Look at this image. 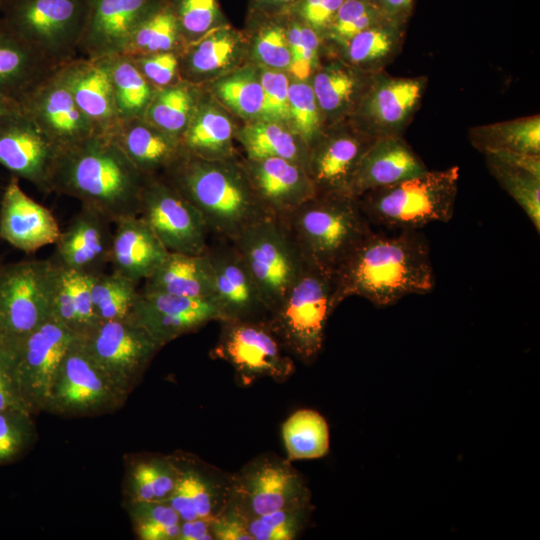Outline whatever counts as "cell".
Instances as JSON below:
<instances>
[{
    "label": "cell",
    "instance_id": "obj_5",
    "mask_svg": "<svg viewBox=\"0 0 540 540\" xmlns=\"http://www.w3.org/2000/svg\"><path fill=\"white\" fill-rule=\"evenodd\" d=\"M459 167L427 171L398 183L367 191L358 204L370 224L417 230L432 222H449L458 192Z\"/></svg>",
    "mask_w": 540,
    "mask_h": 540
},
{
    "label": "cell",
    "instance_id": "obj_11",
    "mask_svg": "<svg viewBox=\"0 0 540 540\" xmlns=\"http://www.w3.org/2000/svg\"><path fill=\"white\" fill-rule=\"evenodd\" d=\"M311 502V493L291 461L274 454L253 458L231 475L228 506L242 519Z\"/></svg>",
    "mask_w": 540,
    "mask_h": 540
},
{
    "label": "cell",
    "instance_id": "obj_12",
    "mask_svg": "<svg viewBox=\"0 0 540 540\" xmlns=\"http://www.w3.org/2000/svg\"><path fill=\"white\" fill-rule=\"evenodd\" d=\"M129 395L87 354L78 337L57 373L47 412L63 417H91L121 408Z\"/></svg>",
    "mask_w": 540,
    "mask_h": 540
},
{
    "label": "cell",
    "instance_id": "obj_33",
    "mask_svg": "<svg viewBox=\"0 0 540 540\" xmlns=\"http://www.w3.org/2000/svg\"><path fill=\"white\" fill-rule=\"evenodd\" d=\"M212 290V265L207 250L203 254L169 252L160 267L145 279L142 291L212 298Z\"/></svg>",
    "mask_w": 540,
    "mask_h": 540
},
{
    "label": "cell",
    "instance_id": "obj_35",
    "mask_svg": "<svg viewBox=\"0 0 540 540\" xmlns=\"http://www.w3.org/2000/svg\"><path fill=\"white\" fill-rule=\"evenodd\" d=\"M93 277L94 275L58 266L51 316L78 337L87 334L100 322L91 299Z\"/></svg>",
    "mask_w": 540,
    "mask_h": 540
},
{
    "label": "cell",
    "instance_id": "obj_20",
    "mask_svg": "<svg viewBox=\"0 0 540 540\" xmlns=\"http://www.w3.org/2000/svg\"><path fill=\"white\" fill-rule=\"evenodd\" d=\"M19 104L62 151L95 135L57 70Z\"/></svg>",
    "mask_w": 540,
    "mask_h": 540
},
{
    "label": "cell",
    "instance_id": "obj_46",
    "mask_svg": "<svg viewBox=\"0 0 540 540\" xmlns=\"http://www.w3.org/2000/svg\"><path fill=\"white\" fill-rule=\"evenodd\" d=\"M218 98L237 115L249 120H261L263 90L259 72L246 67L221 78L215 84Z\"/></svg>",
    "mask_w": 540,
    "mask_h": 540
},
{
    "label": "cell",
    "instance_id": "obj_44",
    "mask_svg": "<svg viewBox=\"0 0 540 540\" xmlns=\"http://www.w3.org/2000/svg\"><path fill=\"white\" fill-rule=\"evenodd\" d=\"M138 282L119 273L94 275L91 299L99 321L129 319L139 295Z\"/></svg>",
    "mask_w": 540,
    "mask_h": 540
},
{
    "label": "cell",
    "instance_id": "obj_40",
    "mask_svg": "<svg viewBox=\"0 0 540 540\" xmlns=\"http://www.w3.org/2000/svg\"><path fill=\"white\" fill-rule=\"evenodd\" d=\"M195 84L180 82L157 89L143 118L163 132L180 138L199 101Z\"/></svg>",
    "mask_w": 540,
    "mask_h": 540
},
{
    "label": "cell",
    "instance_id": "obj_61",
    "mask_svg": "<svg viewBox=\"0 0 540 540\" xmlns=\"http://www.w3.org/2000/svg\"><path fill=\"white\" fill-rule=\"evenodd\" d=\"M14 407L25 408L9 370L0 362V412Z\"/></svg>",
    "mask_w": 540,
    "mask_h": 540
},
{
    "label": "cell",
    "instance_id": "obj_47",
    "mask_svg": "<svg viewBox=\"0 0 540 540\" xmlns=\"http://www.w3.org/2000/svg\"><path fill=\"white\" fill-rule=\"evenodd\" d=\"M287 124L308 150L325 130L314 91L306 81L296 80L289 85Z\"/></svg>",
    "mask_w": 540,
    "mask_h": 540
},
{
    "label": "cell",
    "instance_id": "obj_14",
    "mask_svg": "<svg viewBox=\"0 0 540 540\" xmlns=\"http://www.w3.org/2000/svg\"><path fill=\"white\" fill-rule=\"evenodd\" d=\"M78 339L92 360L127 395L162 348L131 318L100 321Z\"/></svg>",
    "mask_w": 540,
    "mask_h": 540
},
{
    "label": "cell",
    "instance_id": "obj_55",
    "mask_svg": "<svg viewBox=\"0 0 540 540\" xmlns=\"http://www.w3.org/2000/svg\"><path fill=\"white\" fill-rule=\"evenodd\" d=\"M263 90L261 120L287 124L289 79L283 71L263 68L259 72Z\"/></svg>",
    "mask_w": 540,
    "mask_h": 540
},
{
    "label": "cell",
    "instance_id": "obj_45",
    "mask_svg": "<svg viewBox=\"0 0 540 540\" xmlns=\"http://www.w3.org/2000/svg\"><path fill=\"white\" fill-rule=\"evenodd\" d=\"M487 167L501 187L516 201L540 232V176L484 154Z\"/></svg>",
    "mask_w": 540,
    "mask_h": 540
},
{
    "label": "cell",
    "instance_id": "obj_58",
    "mask_svg": "<svg viewBox=\"0 0 540 540\" xmlns=\"http://www.w3.org/2000/svg\"><path fill=\"white\" fill-rule=\"evenodd\" d=\"M214 540H253L242 517L228 505L211 521Z\"/></svg>",
    "mask_w": 540,
    "mask_h": 540
},
{
    "label": "cell",
    "instance_id": "obj_30",
    "mask_svg": "<svg viewBox=\"0 0 540 540\" xmlns=\"http://www.w3.org/2000/svg\"><path fill=\"white\" fill-rule=\"evenodd\" d=\"M115 224L109 261L112 271L135 282L149 278L169 251L140 215L122 218Z\"/></svg>",
    "mask_w": 540,
    "mask_h": 540
},
{
    "label": "cell",
    "instance_id": "obj_39",
    "mask_svg": "<svg viewBox=\"0 0 540 540\" xmlns=\"http://www.w3.org/2000/svg\"><path fill=\"white\" fill-rule=\"evenodd\" d=\"M237 137L247 153V159L279 157L307 168L308 148L285 124L252 121L239 130Z\"/></svg>",
    "mask_w": 540,
    "mask_h": 540
},
{
    "label": "cell",
    "instance_id": "obj_25",
    "mask_svg": "<svg viewBox=\"0 0 540 540\" xmlns=\"http://www.w3.org/2000/svg\"><path fill=\"white\" fill-rule=\"evenodd\" d=\"M61 230L53 213L33 200L12 175L0 203V239L13 247L32 253L55 244Z\"/></svg>",
    "mask_w": 540,
    "mask_h": 540
},
{
    "label": "cell",
    "instance_id": "obj_4",
    "mask_svg": "<svg viewBox=\"0 0 540 540\" xmlns=\"http://www.w3.org/2000/svg\"><path fill=\"white\" fill-rule=\"evenodd\" d=\"M282 220L305 261L334 274L373 231L357 198L343 193H316Z\"/></svg>",
    "mask_w": 540,
    "mask_h": 540
},
{
    "label": "cell",
    "instance_id": "obj_19",
    "mask_svg": "<svg viewBox=\"0 0 540 540\" xmlns=\"http://www.w3.org/2000/svg\"><path fill=\"white\" fill-rule=\"evenodd\" d=\"M130 318L163 347L212 321L223 320V315L212 298L140 291Z\"/></svg>",
    "mask_w": 540,
    "mask_h": 540
},
{
    "label": "cell",
    "instance_id": "obj_34",
    "mask_svg": "<svg viewBox=\"0 0 540 540\" xmlns=\"http://www.w3.org/2000/svg\"><path fill=\"white\" fill-rule=\"evenodd\" d=\"M234 127L225 112L199 98L185 131L179 138L185 154L207 160L234 159Z\"/></svg>",
    "mask_w": 540,
    "mask_h": 540
},
{
    "label": "cell",
    "instance_id": "obj_54",
    "mask_svg": "<svg viewBox=\"0 0 540 540\" xmlns=\"http://www.w3.org/2000/svg\"><path fill=\"white\" fill-rule=\"evenodd\" d=\"M252 52L255 60L264 68L289 69L291 55L286 27L277 22L263 25L254 38Z\"/></svg>",
    "mask_w": 540,
    "mask_h": 540
},
{
    "label": "cell",
    "instance_id": "obj_27",
    "mask_svg": "<svg viewBox=\"0 0 540 540\" xmlns=\"http://www.w3.org/2000/svg\"><path fill=\"white\" fill-rule=\"evenodd\" d=\"M61 65L52 61L0 16V97L20 103Z\"/></svg>",
    "mask_w": 540,
    "mask_h": 540
},
{
    "label": "cell",
    "instance_id": "obj_52",
    "mask_svg": "<svg viewBox=\"0 0 540 540\" xmlns=\"http://www.w3.org/2000/svg\"><path fill=\"white\" fill-rule=\"evenodd\" d=\"M291 55L289 71L296 80L306 81L318 68L320 35L299 18L286 28Z\"/></svg>",
    "mask_w": 540,
    "mask_h": 540
},
{
    "label": "cell",
    "instance_id": "obj_6",
    "mask_svg": "<svg viewBox=\"0 0 540 540\" xmlns=\"http://www.w3.org/2000/svg\"><path fill=\"white\" fill-rule=\"evenodd\" d=\"M57 271L51 258L0 264V362L8 370L26 339L51 316Z\"/></svg>",
    "mask_w": 540,
    "mask_h": 540
},
{
    "label": "cell",
    "instance_id": "obj_43",
    "mask_svg": "<svg viewBox=\"0 0 540 540\" xmlns=\"http://www.w3.org/2000/svg\"><path fill=\"white\" fill-rule=\"evenodd\" d=\"M282 438L289 461L316 459L329 451V428L324 417L311 409H300L282 425Z\"/></svg>",
    "mask_w": 540,
    "mask_h": 540
},
{
    "label": "cell",
    "instance_id": "obj_32",
    "mask_svg": "<svg viewBox=\"0 0 540 540\" xmlns=\"http://www.w3.org/2000/svg\"><path fill=\"white\" fill-rule=\"evenodd\" d=\"M374 74L338 60L317 68L310 84L325 129L352 115Z\"/></svg>",
    "mask_w": 540,
    "mask_h": 540
},
{
    "label": "cell",
    "instance_id": "obj_28",
    "mask_svg": "<svg viewBox=\"0 0 540 540\" xmlns=\"http://www.w3.org/2000/svg\"><path fill=\"white\" fill-rule=\"evenodd\" d=\"M178 467L176 487L167 502L178 513L182 521L214 519L227 506L231 475H226L203 462H193Z\"/></svg>",
    "mask_w": 540,
    "mask_h": 540
},
{
    "label": "cell",
    "instance_id": "obj_62",
    "mask_svg": "<svg viewBox=\"0 0 540 540\" xmlns=\"http://www.w3.org/2000/svg\"><path fill=\"white\" fill-rule=\"evenodd\" d=\"M211 521L201 518L182 521L178 540H214Z\"/></svg>",
    "mask_w": 540,
    "mask_h": 540
},
{
    "label": "cell",
    "instance_id": "obj_37",
    "mask_svg": "<svg viewBox=\"0 0 540 540\" xmlns=\"http://www.w3.org/2000/svg\"><path fill=\"white\" fill-rule=\"evenodd\" d=\"M405 23L385 19L352 37L344 47L345 62L369 73L385 70L400 53Z\"/></svg>",
    "mask_w": 540,
    "mask_h": 540
},
{
    "label": "cell",
    "instance_id": "obj_8",
    "mask_svg": "<svg viewBox=\"0 0 540 540\" xmlns=\"http://www.w3.org/2000/svg\"><path fill=\"white\" fill-rule=\"evenodd\" d=\"M231 243L252 275L269 314L307 264L287 224L268 216L246 228Z\"/></svg>",
    "mask_w": 540,
    "mask_h": 540
},
{
    "label": "cell",
    "instance_id": "obj_59",
    "mask_svg": "<svg viewBox=\"0 0 540 540\" xmlns=\"http://www.w3.org/2000/svg\"><path fill=\"white\" fill-rule=\"evenodd\" d=\"M150 501H156L154 458L138 462L131 473V502Z\"/></svg>",
    "mask_w": 540,
    "mask_h": 540
},
{
    "label": "cell",
    "instance_id": "obj_48",
    "mask_svg": "<svg viewBox=\"0 0 540 540\" xmlns=\"http://www.w3.org/2000/svg\"><path fill=\"white\" fill-rule=\"evenodd\" d=\"M311 502L243 519L253 540H293L306 527Z\"/></svg>",
    "mask_w": 540,
    "mask_h": 540
},
{
    "label": "cell",
    "instance_id": "obj_29",
    "mask_svg": "<svg viewBox=\"0 0 540 540\" xmlns=\"http://www.w3.org/2000/svg\"><path fill=\"white\" fill-rule=\"evenodd\" d=\"M428 169L403 136L376 138L364 153L350 194L363 193L421 175Z\"/></svg>",
    "mask_w": 540,
    "mask_h": 540
},
{
    "label": "cell",
    "instance_id": "obj_36",
    "mask_svg": "<svg viewBox=\"0 0 540 540\" xmlns=\"http://www.w3.org/2000/svg\"><path fill=\"white\" fill-rule=\"evenodd\" d=\"M239 36L225 27H215L179 52L182 80L195 84L227 68L239 51Z\"/></svg>",
    "mask_w": 540,
    "mask_h": 540
},
{
    "label": "cell",
    "instance_id": "obj_42",
    "mask_svg": "<svg viewBox=\"0 0 540 540\" xmlns=\"http://www.w3.org/2000/svg\"><path fill=\"white\" fill-rule=\"evenodd\" d=\"M111 79L120 120L143 118L157 89L125 55L109 56Z\"/></svg>",
    "mask_w": 540,
    "mask_h": 540
},
{
    "label": "cell",
    "instance_id": "obj_17",
    "mask_svg": "<svg viewBox=\"0 0 540 540\" xmlns=\"http://www.w3.org/2000/svg\"><path fill=\"white\" fill-rule=\"evenodd\" d=\"M426 86V76L395 77L385 70L377 72L347 120L373 138L403 136Z\"/></svg>",
    "mask_w": 540,
    "mask_h": 540
},
{
    "label": "cell",
    "instance_id": "obj_50",
    "mask_svg": "<svg viewBox=\"0 0 540 540\" xmlns=\"http://www.w3.org/2000/svg\"><path fill=\"white\" fill-rule=\"evenodd\" d=\"M133 528L141 540H178L181 518L167 501L131 502Z\"/></svg>",
    "mask_w": 540,
    "mask_h": 540
},
{
    "label": "cell",
    "instance_id": "obj_21",
    "mask_svg": "<svg viewBox=\"0 0 540 540\" xmlns=\"http://www.w3.org/2000/svg\"><path fill=\"white\" fill-rule=\"evenodd\" d=\"M165 1L89 0L78 53L88 58L120 54L139 24Z\"/></svg>",
    "mask_w": 540,
    "mask_h": 540
},
{
    "label": "cell",
    "instance_id": "obj_15",
    "mask_svg": "<svg viewBox=\"0 0 540 540\" xmlns=\"http://www.w3.org/2000/svg\"><path fill=\"white\" fill-rule=\"evenodd\" d=\"M62 152L19 103L0 115V165L12 175L50 193Z\"/></svg>",
    "mask_w": 540,
    "mask_h": 540
},
{
    "label": "cell",
    "instance_id": "obj_13",
    "mask_svg": "<svg viewBox=\"0 0 540 540\" xmlns=\"http://www.w3.org/2000/svg\"><path fill=\"white\" fill-rule=\"evenodd\" d=\"M77 335L50 316L26 339L9 372L23 406L47 411L59 368Z\"/></svg>",
    "mask_w": 540,
    "mask_h": 540
},
{
    "label": "cell",
    "instance_id": "obj_63",
    "mask_svg": "<svg viewBox=\"0 0 540 540\" xmlns=\"http://www.w3.org/2000/svg\"><path fill=\"white\" fill-rule=\"evenodd\" d=\"M299 0H250L252 11L266 16L279 15L293 9Z\"/></svg>",
    "mask_w": 540,
    "mask_h": 540
},
{
    "label": "cell",
    "instance_id": "obj_2",
    "mask_svg": "<svg viewBox=\"0 0 540 540\" xmlns=\"http://www.w3.org/2000/svg\"><path fill=\"white\" fill-rule=\"evenodd\" d=\"M145 179L111 138L95 134L62 152L52 192L74 197L116 223L140 215Z\"/></svg>",
    "mask_w": 540,
    "mask_h": 540
},
{
    "label": "cell",
    "instance_id": "obj_7",
    "mask_svg": "<svg viewBox=\"0 0 540 540\" xmlns=\"http://www.w3.org/2000/svg\"><path fill=\"white\" fill-rule=\"evenodd\" d=\"M337 307L334 273L307 263L266 320L286 351L309 365L322 350L328 319Z\"/></svg>",
    "mask_w": 540,
    "mask_h": 540
},
{
    "label": "cell",
    "instance_id": "obj_23",
    "mask_svg": "<svg viewBox=\"0 0 540 540\" xmlns=\"http://www.w3.org/2000/svg\"><path fill=\"white\" fill-rule=\"evenodd\" d=\"M57 73L71 92L96 135L110 137L120 122L111 79L109 57H76Z\"/></svg>",
    "mask_w": 540,
    "mask_h": 540
},
{
    "label": "cell",
    "instance_id": "obj_38",
    "mask_svg": "<svg viewBox=\"0 0 540 540\" xmlns=\"http://www.w3.org/2000/svg\"><path fill=\"white\" fill-rule=\"evenodd\" d=\"M469 139L484 154L508 151L540 155V117L537 114L475 126L469 130Z\"/></svg>",
    "mask_w": 540,
    "mask_h": 540
},
{
    "label": "cell",
    "instance_id": "obj_57",
    "mask_svg": "<svg viewBox=\"0 0 540 540\" xmlns=\"http://www.w3.org/2000/svg\"><path fill=\"white\" fill-rule=\"evenodd\" d=\"M345 0H299L293 7L298 18L316 31L325 35L333 18Z\"/></svg>",
    "mask_w": 540,
    "mask_h": 540
},
{
    "label": "cell",
    "instance_id": "obj_3",
    "mask_svg": "<svg viewBox=\"0 0 540 540\" xmlns=\"http://www.w3.org/2000/svg\"><path fill=\"white\" fill-rule=\"evenodd\" d=\"M162 177L196 207L208 231L222 240L233 241L269 216L235 159L207 160L183 153Z\"/></svg>",
    "mask_w": 540,
    "mask_h": 540
},
{
    "label": "cell",
    "instance_id": "obj_56",
    "mask_svg": "<svg viewBox=\"0 0 540 540\" xmlns=\"http://www.w3.org/2000/svg\"><path fill=\"white\" fill-rule=\"evenodd\" d=\"M131 59L156 89L174 85L182 80L178 51L158 52Z\"/></svg>",
    "mask_w": 540,
    "mask_h": 540
},
{
    "label": "cell",
    "instance_id": "obj_51",
    "mask_svg": "<svg viewBox=\"0 0 540 540\" xmlns=\"http://www.w3.org/2000/svg\"><path fill=\"white\" fill-rule=\"evenodd\" d=\"M385 19L370 0H345L325 35L342 48L352 37Z\"/></svg>",
    "mask_w": 540,
    "mask_h": 540
},
{
    "label": "cell",
    "instance_id": "obj_22",
    "mask_svg": "<svg viewBox=\"0 0 540 540\" xmlns=\"http://www.w3.org/2000/svg\"><path fill=\"white\" fill-rule=\"evenodd\" d=\"M251 188L269 216L285 218L316 194L305 166L279 157L241 163Z\"/></svg>",
    "mask_w": 540,
    "mask_h": 540
},
{
    "label": "cell",
    "instance_id": "obj_64",
    "mask_svg": "<svg viewBox=\"0 0 540 540\" xmlns=\"http://www.w3.org/2000/svg\"><path fill=\"white\" fill-rule=\"evenodd\" d=\"M16 104V102L4 99L0 97V115L7 110L12 105Z\"/></svg>",
    "mask_w": 540,
    "mask_h": 540
},
{
    "label": "cell",
    "instance_id": "obj_26",
    "mask_svg": "<svg viewBox=\"0 0 540 540\" xmlns=\"http://www.w3.org/2000/svg\"><path fill=\"white\" fill-rule=\"evenodd\" d=\"M111 221L92 208L82 206L60 233L51 259L60 267L96 275L110 261Z\"/></svg>",
    "mask_w": 540,
    "mask_h": 540
},
{
    "label": "cell",
    "instance_id": "obj_53",
    "mask_svg": "<svg viewBox=\"0 0 540 540\" xmlns=\"http://www.w3.org/2000/svg\"><path fill=\"white\" fill-rule=\"evenodd\" d=\"M184 45L202 37L220 20L217 0H171Z\"/></svg>",
    "mask_w": 540,
    "mask_h": 540
},
{
    "label": "cell",
    "instance_id": "obj_18",
    "mask_svg": "<svg viewBox=\"0 0 540 540\" xmlns=\"http://www.w3.org/2000/svg\"><path fill=\"white\" fill-rule=\"evenodd\" d=\"M376 138L357 129L349 120L324 130L308 150V173L316 193L350 194L359 163Z\"/></svg>",
    "mask_w": 540,
    "mask_h": 540
},
{
    "label": "cell",
    "instance_id": "obj_49",
    "mask_svg": "<svg viewBox=\"0 0 540 540\" xmlns=\"http://www.w3.org/2000/svg\"><path fill=\"white\" fill-rule=\"evenodd\" d=\"M33 417L22 407L0 412V467L20 460L37 441Z\"/></svg>",
    "mask_w": 540,
    "mask_h": 540
},
{
    "label": "cell",
    "instance_id": "obj_16",
    "mask_svg": "<svg viewBox=\"0 0 540 540\" xmlns=\"http://www.w3.org/2000/svg\"><path fill=\"white\" fill-rule=\"evenodd\" d=\"M140 216L149 224L169 252H207L204 219L196 207L162 176L146 177Z\"/></svg>",
    "mask_w": 540,
    "mask_h": 540
},
{
    "label": "cell",
    "instance_id": "obj_60",
    "mask_svg": "<svg viewBox=\"0 0 540 540\" xmlns=\"http://www.w3.org/2000/svg\"><path fill=\"white\" fill-rule=\"evenodd\" d=\"M370 2L389 20L406 23L414 0H370Z\"/></svg>",
    "mask_w": 540,
    "mask_h": 540
},
{
    "label": "cell",
    "instance_id": "obj_10",
    "mask_svg": "<svg viewBox=\"0 0 540 540\" xmlns=\"http://www.w3.org/2000/svg\"><path fill=\"white\" fill-rule=\"evenodd\" d=\"M219 322V337L210 355L230 364L239 383L247 386L265 377L284 382L294 374V358L266 319Z\"/></svg>",
    "mask_w": 540,
    "mask_h": 540
},
{
    "label": "cell",
    "instance_id": "obj_9",
    "mask_svg": "<svg viewBox=\"0 0 540 540\" xmlns=\"http://www.w3.org/2000/svg\"><path fill=\"white\" fill-rule=\"evenodd\" d=\"M89 0H0V13L26 41L62 65L78 57Z\"/></svg>",
    "mask_w": 540,
    "mask_h": 540
},
{
    "label": "cell",
    "instance_id": "obj_1",
    "mask_svg": "<svg viewBox=\"0 0 540 540\" xmlns=\"http://www.w3.org/2000/svg\"><path fill=\"white\" fill-rule=\"evenodd\" d=\"M334 275L337 306L351 296L390 306L435 286L428 242L416 230H400L395 235L372 231Z\"/></svg>",
    "mask_w": 540,
    "mask_h": 540
},
{
    "label": "cell",
    "instance_id": "obj_24",
    "mask_svg": "<svg viewBox=\"0 0 540 540\" xmlns=\"http://www.w3.org/2000/svg\"><path fill=\"white\" fill-rule=\"evenodd\" d=\"M212 265V299L223 320H259L268 317V308L237 249L230 244L208 247Z\"/></svg>",
    "mask_w": 540,
    "mask_h": 540
},
{
    "label": "cell",
    "instance_id": "obj_31",
    "mask_svg": "<svg viewBox=\"0 0 540 540\" xmlns=\"http://www.w3.org/2000/svg\"><path fill=\"white\" fill-rule=\"evenodd\" d=\"M109 138L145 177L164 174L184 153L178 138L144 118L120 120Z\"/></svg>",
    "mask_w": 540,
    "mask_h": 540
},
{
    "label": "cell",
    "instance_id": "obj_41",
    "mask_svg": "<svg viewBox=\"0 0 540 540\" xmlns=\"http://www.w3.org/2000/svg\"><path fill=\"white\" fill-rule=\"evenodd\" d=\"M171 0H166L135 29L120 54L138 57L183 48Z\"/></svg>",
    "mask_w": 540,
    "mask_h": 540
}]
</instances>
